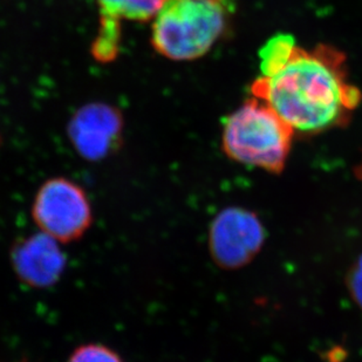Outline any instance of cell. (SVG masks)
I'll return each instance as SVG.
<instances>
[{"label":"cell","instance_id":"cell-1","mask_svg":"<svg viewBox=\"0 0 362 362\" xmlns=\"http://www.w3.org/2000/svg\"><path fill=\"white\" fill-rule=\"evenodd\" d=\"M260 76L252 96L272 107L294 132L320 133L345 126L362 100L351 82L344 52L332 45H298L274 35L259 53Z\"/></svg>","mask_w":362,"mask_h":362},{"label":"cell","instance_id":"cell-2","mask_svg":"<svg viewBox=\"0 0 362 362\" xmlns=\"http://www.w3.org/2000/svg\"><path fill=\"white\" fill-rule=\"evenodd\" d=\"M231 8L229 0H164L151 21V46L173 62L202 58L226 31Z\"/></svg>","mask_w":362,"mask_h":362},{"label":"cell","instance_id":"cell-3","mask_svg":"<svg viewBox=\"0 0 362 362\" xmlns=\"http://www.w3.org/2000/svg\"><path fill=\"white\" fill-rule=\"evenodd\" d=\"M294 133L272 107L252 96L224 121L223 151L238 163L278 174L286 164Z\"/></svg>","mask_w":362,"mask_h":362},{"label":"cell","instance_id":"cell-4","mask_svg":"<svg viewBox=\"0 0 362 362\" xmlns=\"http://www.w3.org/2000/svg\"><path fill=\"white\" fill-rule=\"evenodd\" d=\"M32 217L41 233L58 242L71 243L80 240L92 226V205L76 182L49 178L37 192Z\"/></svg>","mask_w":362,"mask_h":362},{"label":"cell","instance_id":"cell-5","mask_svg":"<svg viewBox=\"0 0 362 362\" xmlns=\"http://www.w3.org/2000/svg\"><path fill=\"white\" fill-rule=\"evenodd\" d=\"M264 229L255 214L242 208H228L214 219L209 233V249L215 263L226 270L240 269L259 252Z\"/></svg>","mask_w":362,"mask_h":362},{"label":"cell","instance_id":"cell-6","mask_svg":"<svg viewBox=\"0 0 362 362\" xmlns=\"http://www.w3.org/2000/svg\"><path fill=\"white\" fill-rule=\"evenodd\" d=\"M67 133L73 147L82 158L99 161L120 148L122 113L108 103H87L73 115Z\"/></svg>","mask_w":362,"mask_h":362},{"label":"cell","instance_id":"cell-7","mask_svg":"<svg viewBox=\"0 0 362 362\" xmlns=\"http://www.w3.org/2000/svg\"><path fill=\"white\" fill-rule=\"evenodd\" d=\"M58 243L44 233L16 243L11 252V262L17 277L35 288L54 285L66 267L65 255Z\"/></svg>","mask_w":362,"mask_h":362},{"label":"cell","instance_id":"cell-8","mask_svg":"<svg viewBox=\"0 0 362 362\" xmlns=\"http://www.w3.org/2000/svg\"><path fill=\"white\" fill-rule=\"evenodd\" d=\"M164 0H98L100 28L93 41L92 54L100 62H110L120 51L122 21H151Z\"/></svg>","mask_w":362,"mask_h":362},{"label":"cell","instance_id":"cell-9","mask_svg":"<svg viewBox=\"0 0 362 362\" xmlns=\"http://www.w3.org/2000/svg\"><path fill=\"white\" fill-rule=\"evenodd\" d=\"M67 362H123L114 349L101 344H86L74 349Z\"/></svg>","mask_w":362,"mask_h":362},{"label":"cell","instance_id":"cell-10","mask_svg":"<svg viewBox=\"0 0 362 362\" xmlns=\"http://www.w3.org/2000/svg\"><path fill=\"white\" fill-rule=\"evenodd\" d=\"M349 284L353 297L362 308V258L356 264V267L349 274Z\"/></svg>","mask_w":362,"mask_h":362},{"label":"cell","instance_id":"cell-11","mask_svg":"<svg viewBox=\"0 0 362 362\" xmlns=\"http://www.w3.org/2000/svg\"><path fill=\"white\" fill-rule=\"evenodd\" d=\"M21 362H28V361H21Z\"/></svg>","mask_w":362,"mask_h":362}]
</instances>
